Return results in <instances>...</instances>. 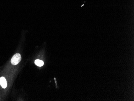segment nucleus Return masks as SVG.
Instances as JSON below:
<instances>
[{"mask_svg": "<svg viewBox=\"0 0 134 101\" xmlns=\"http://www.w3.org/2000/svg\"><path fill=\"white\" fill-rule=\"evenodd\" d=\"M21 60V56L19 53L15 54L11 59V64L14 65H16L19 64Z\"/></svg>", "mask_w": 134, "mask_h": 101, "instance_id": "f257e3e1", "label": "nucleus"}, {"mask_svg": "<svg viewBox=\"0 0 134 101\" xmlns=\"http://www.w3.org/2000/svg\"><path fill=\"white\" fill-rule=\"evenodd\" d=\"M0 85L4 89H5L7 87V81L4 77H2L0 78Z\"/></svg>", "mask_w": 134, "mask_h": 101, "instance_id": "f03ea898", "label": "nucleus"}, {"mask_svg": "<svg viewBox=\"0 0 134 101\" xmlns=\"http://www.w3.org/2000/svg\"><path fill=\"white\" fill-rule=\"evenodd\" d=\"M35 63L37 66L40 67L43 66V64H44V62L43 61L39 60V59L35 60Z\"/></svg>", "mask_w": 134, "mask_h": 101, "instance_id": "7ed1b4c3", "label": "nucleus"}]
</instances>
